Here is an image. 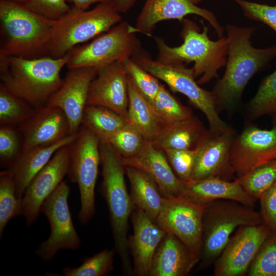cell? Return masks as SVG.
Instances as JSON below:
<instances>
[{
	"label": "cell",
	"mask_w": 276,
	"mask_h": 276,
	"mask_svg": "<svg viewBox=\"0 0 276 276\" xmlns=\"http://www.w3.org/2000/svg\"><path fill=\"white\" fill-rule=\"evenodd\" d=\"M225 29L228 40L226 68L211 91L218 112L235 108L250 79L276 57V45L264 49L252 45L256 27L227 25Z\"/></svg>",
	"instance_id": "cell-1"
},
{
	"label": "cell",
	"mask_w": 276,
	"mask_h": 276,
	"mask_svg": "<svg viewBox=\"0 0 276 276\" xmlns=\"http://www.w3.org/2000/svg\"><path fill=\"white\" fill-rule=\"evenodd\" d=\"M69 58V53L58 58L0 55L1 84L34 109L41 108L62 85L60 72Z\"/></svg>",
	"instance_id": "cell-2"
},
{
	"label": "cell",
	"mask_w": 276,
	"mask_h": 276,
	"mask_svg": "<svg viewBox=\"0 0 276 276\" xmlns=\"http://www.w3.org/2000/svg\"><path fill=\"white\" fill-rule=\"evenodd\" d=\"M180 36L183 43L178 47H170L163 39L155 37L158 50L156 60L164 64L194 63L192 68L199 85L218 78V71L225 66L227 61L228 40L226 37L217 40L210 39L209 27L201 21L202 30L197 24L183 18Z\"/></svg>",
	"instance_id": "cell-3"
},
{
	"label": "cell",
	"mask_w": 276,
	"mask_h": 276,
	"mask_svg": "<svg viewBox=\"0 0 276 276\" xmlns=\"http://www.w3.org/2000/svg\"><path fill=\"white\" fill-rule=\"evenodd\" d=\"M102 182L100 192L109 211L114 249L120 257L123 273L133 274L127 238L128 220L133 204L126 186L122 157L109 143L100 142Z\"/></svg>",
	"instance_id": "cell-4"
},
{
	"label": "cell",
	"mask_w": 276,
	"mask_h": 276,
	"mask_svg": "<svg viewBox=\"0 0 276 276\" xmlns=\"http://www.w3.org/2000/svg\"><path fill=\"white\" fill-rule=\"evenodd\" d=\"M55 20L33 11L25 5L0 0L1 32L3 38L0 55L27 58L48 56Z\"/></svg>",
	"instance_id": "cell-5"
},
{
	"label": "cell",
	"mask_w": 276,
	"mask_h": 276,
	"mask_svg": "<svg viewBox=\"0 0 276 276\" xmlns=\"http://www.w3.org/2000/svg\"><path fill=\"white\" fill-rule=\"evenodd\" d=\"M122 21L112 0L100 3L90 10L73 6L55 20L48 56L55 58L63 57L78 44L107 32Z\"/></svg>",
	"instance_id": "cell-6"
},
{
	"label": "cell",
	"mask_w": 276,
	"mask_h": 276,
	"mask_svg": "<svg viewBox=\"0 0 276 276\" xmlns=\"http://www.w3.org/2000/svg\"><path fill=\"white\" fill-rule=\"evenodd\" d=\"M264 223L260 212L231 200L208 203L202 218V249L198 270L214 263L232 234L240 226Z\"/></svg>",
	"instance_id": "cell-7"
},
{
	"label": "cell",
	"mask_w": 276,
	"mask_h": 276,
	"mask_svg": "<svg viewBox=\"0 0 276 276\" xmlns=\"http://www.w3.org/2000/svg\"><path fill=\"white\" fill-rule=\"evenodd\" d=\"M146 71L165 82L174 93L186 96L189 102L205 114L209 129L225 130L231 127L219 116L211 91L200 86L195 80L193 70L183 63L164 64L153 60L145 51L131 58Z\"/></svg>",
	"instance_id": "cell-8"
},
{
	"label": "cell",
	"mask_w": 276,
	"mask_h": 276,
	"mask_svg": "<svg viewBox=\"0 0 276 276\" xmlns=\"http://www.w3.org/2000/svg\"><path fill=\"white\" fill-rule=\"evenodd\" d=\"M135 27L122 21L90 42L75 47L70 52L68 69L100 68L117 61L132 58L142 50Z\"/></svg>",
	"instance_id": "cell-9"
},
{
	"label": "cell",
	"mask_w": 276,
	"mask_h": 276,
	"mask_svg": "<svg viewBox=\"0 0 276 276\" xmlns=\"http://www.w3.org/2000/svg\"><path fill=\"white\" fill-rule=\"evenodd\" d=\"M100 142L92 131L81 125L70 145L68 175L79 188L80 209L78 217L83 225L87 223L95 213V189L100 164Z\"/></svg>",
	"instance_id": "cell-10"
},
{
	"label": "cell",
	"mask_w": 276,
	"mask_h": 276,
	"mask_svg": "<svg viewBox=\"0 0 276 276\" xmlns=\"http://www.w3.org/2000/svg\"><path fill=\"white\" fill-rule=\"evenodd\" d=\"M69 194V186L63 181L41 205L40 211L49 221L50 234L39 245L36 254L44 261L52 260L61 249L75 250L81 245L70 210Z\"/></svg>",
	"instance_id": "cell-11"
},
{
	"label": "cell",
	"mask_w": 276,
	"mask_h": 276,
	"mask_svg": "<svg viewBox=\"0 0 276 276\" xmlns=\"http://www.w3.org/2000/svg\"><path fill=\"white\" fill-rule=\"evenodd\" d=\"M206 204L182 196L164 197L156 221L166 233L178 238L199 261L202 249V218Z\"/></svg>",
	"instance_id": "cell-12"
},
{
	"label": "cell",
	"mask_w": 276,
	"mask_h": 276,
	"mask_svg": "<svg viewBox=\"0 0 276 276\" xmlns=\"http://www.w3.org/2000/svg\"><path fill=\"white\" fill-rule=\"evenodd\" d=\"M273 231L265 223L240 226L214 263L215 276H242Z\"/></svg>",
	"instance_id": "cell-13"
},
{
	"label": "cell",
	"mask_w": 276,
	"mask_h": 276,
	"mask_svg": "<svg viewBox=\"0 0 276 276\" xmlns=\"http://www.w3.org/2000/svg\"><path fill=\"white\" fill-rule=\"evenodd\" d=\"M276 159V125L262 129L253 124L246 125L234 136L230 150V162L236 178Z\"/></svg>",
	"instance_id": "cell-14"
},
{
	"label": "cell",
	"mask_w": 276,
	"mask_h": 276,
	"mask_svg": "<svg viewBox=\"0 0 276 276\" xmlns=\"http://www.w3.org/2000/svg\"><path fill=\"white\" fill-rule=\"evenodd\" d=\"M71 144L59 148L27 186L21 199L22 216L25 219L27 226H30L37 220L43 201L68 174Z\"/></svg>",
	"instance_id": "cell-15"
},
{
	"label": "cell",
	"mask_w": 276,
	"mask_h": 276,
	"mask_svg": "<svg viewBox=\"0 0 276 276\" xmlns=\"http://www.w3.org/2000/svg\"><path fill=\"white\" fill-rule=\"evenodd\" d=\"M235 136L227 130H208L195 150V159L191 180L218 178L231 181L235 176L230 162V150Z\"/></svg>",
	"instance_id": "cell-16"
},
{
	"label": "cell",
	"mask_w": 276,
	"mask_h": 276,
	"mask_svg": "<svg viewBox=\"0 0 276 276\" xmlns=\"http://www.w3.org/2000/svg\"><path fill=\"white\" fill-rule=\"evenodd\" d=\"M99 68L82 67L69 69L62 85L45 105L59 108L64 112L69 122L71 134L77 133L81 126L89 87Z\"/></svg>",
	"instance_id": "cell-17"
},
{
	"label": "cell",
	"mask_w": 276,
	"mask_h": 276,
	"mask_svg": "<svg viewBox=\"0 0 276 276\" xmlns=\"http://www.w3.org/2000/svg\"><path fill=\"white\" fill-rule=\"evenodd\" d=\"M201 0H146L137 17L135 27L139 33L151 36L161 21L177 19L180 22L190 14L198 15L209 22L219 38L223 37L224 28L214 14L197 6Z\"/></svg>",
	"instance_id": "cell-18"
},
{
	"label": "cell",
	"mask_w": 276,
	"mask_h": 276,
	"mask_svg": "<svg viewBox=\"0 0 276 276\" xmlns=\"http://www.w3.org/2000/svg\"><path fill=\"white\" fill-rule=\"evenodd\" d=\"M128 78L122 61L100 67L91 83L87 105L106 107L127 119Z\"/></svg>",
	"instance_id": "cell-19"
},
{
	"label": "cell",
	"mask_w": 276,
	"mask_h": 276,
	"mask_svg": "<svg viewBox=\"0 0 276 276\" xmlns=\"http://www.w3.org/2000/svg\"><path fill=\"white\" fill-rule=\"evenodd\" d=\"M22 135L21 152L57 143L71 134L68 119L59 108L44 106L35 109L31 117L19 125Z\"/></svg>",
	"instance_id": "cell-20"
},
{
	"label": "cell",
	"mask_w": 276,
	"mask_h": 276,
	"mask_svg": "<svg viewBox=\"0 0 276 276\" xmlns=\"http://www.w3.org/2000/svg\"><path fill=\"white\" fill-rule=\"evenodd\" d=\"M130 218L133 234L128 244L133 261V274L149 276L154 253L167 233L135 206Z\"/></svg>",
	"instance_id": "cell-21"
},
{
	"label": "cell",
	"mask_w": 276,
	"mask_h": 276,
	"mask_svg": "<svg viewBox=\"0 0 276 276\" xmlns=\"http://www.w3.org/2000/svg\"><path fill=\"white\" fill-rule=\"evenodd\" d=\"M122 161L125 167L137 168L150 175L164 197L182 196L185 182L176 175L164 151L156 148L152 143L146 141L138 154L122 158Z\"/></svg>",
	"instance_id": "cell-22"
},
{
	"label": "cell",
	"mask_w": 276,
	"mask_h": 276,
	"mask_svg": "<svg viewBox=\"0 0 276 276\" xmlns=\"http://www.w3.org/2000/svg\"><path fill=\"white\" fill-rule=\"evenodd\" d=\"M199 262L178 238L167 233L154 253L149 276H185Z\"/></svg>",
	"instance_id": "cell-23"
},
{
	"label": "cell",
	"mask_w": 276,
	"mask_h": 276,
	"mask_svg": "<svg viewBox=\"0 0 276 276\" xmlns=\"http://www.w3.org/2000/svg\"><path fill=\"white\" fill-rule=\"evenodd\" d=\"M77 133L70 134L53 144L21 152L7 169L13 176L18 199H22L29 182L48 164L55 153L62 147L72 143L76 139Z\"/></svg>",
	"instance_id": "cell-24"
},
{
	"label": "cell",
	"mask_w": 276,
	"mask_h": 276,
	"mask_svg": "<svg viewBox=\"0 0 276 276\" xmlns=\"http://www.w3.org/2000/svg\"><path fill=\"white\" fill-rule=\"evenodd\" d=\"M182 197L204 204L225 199L254 207L256 200L245 192L237 180L228 181L218 178H209L185 182Z\"/></svg>",
	"instance_id": "cell-25"
},
{
	"label": "cell",
	"mask_w": 276,
	"mask_h": 276,
	"mask_svg": "<svg viewBox=\"0 0 276 276\" xmlns=\"http://www.w3.org/2000/svg\"><path fill=\"white\" fill-rule=\"evenodd\" d=\"M128 90V120L138 128L146 141L153 143L169 125L157 114L129 76Z\"/></svg>",
	"instance_id": "cell-26"
},
{
	"label": "cell",
	"mask_w": 276,
	"mask_h": 276,
	"mask_svg": "<svg viewBox=\"0 0 276 276\" xmlns=\"http://www.w3.org/2000/svg\"><path fill=\"white\" fill-rule=\"evenodd\" d=\"M130 184V197L134 206L142 210L156 223L164 200L155 180L145 172L134 167H125Z\"/></svg>",
	"instance_id": "cell-27"
},
{
	"label": "cell",
	"mask_w": 276,
	"mask_h": 276,
	"mask_svg": "<svg viewBox=\"0 0 276 276\" xmlns=\"http://www.w3.org/2000/svg\"><path fill=\"white\" fill-rule=\"evenodd\" d=\"M207 129L194 116L169 125L152 143L157 149L195 150L205 135Z\"/></svg>",
	"instance_id": "cell-28"
},
{
	"label": "cell",
	"mask_w": 276,
	"mask_h": 276,
	"mask_svg": "<svg viewBox=\"0 0 276 276\" xmlns=\"http://www.w3.org/2000/svg\"><path fill=\"white\" fill-rule=\"evenodd\" d=\"M128 122L126 117L111 109L87 105L81 125L92 131L100 142L108 143L111 137Z\"/></svg>",
	"instance_id": "cell-29"
},
{
	"label": "cell",
	"mask_w": 276,
	"mask_h": 276,
	"mask_svg": "<svg viewBox=\"0 0 276 276\" xmlns=\"http://www.w3.org/2000/svg\"><path fill=\"white\" fill-rule=\"evenodd\" d=\"M276 113V70L265 77L247 105V115L251 120Z\"/></svg>",
	"instance_id": "cell-30"
},
{
	"label": "cell",
	"mask_w": 276,
	"mask_h": 276,
	"mask_svg": "<svg viewBox=\"0 0 276 276\" xmlns=\"http://www.w3.org/2000/svg\"><path fill=\"white\" fill-rule=\"evenodd\" d=\"M22 215L21 199L16 196L15 182L8 169L0 173V236L13 218Z\"/></svg>",
	"instance_id": "cell-31"
},
{
	"label": "cell",
	"mask_w": 276,
	"mask_h": 276,
	"mask_svg": "<svg viewBox=\"0 0 276 276\" xmlns=\"http://www.w3.org/2000/svg\"><path fill=\"white\" fill-rule=\"evenodd\" d=\"M236 179L245 192L256 200L259 199L276 181V159Z\"/></svg>",
	"instance_id": "cell-32"
},
{
	"label": "cell",
	"mask_w": 276,
	"mask_h": 276,
	"mask_svg": "<svg viewBox=\"0 0 276 276\" xmlns=\"http://www.w3.org/2000/svg\"><path fill=\"white\" fill-rule=\"evenodd\" d=\"M35 109L0 84L1 125H19L28 120Z\"/></svg>",
	"instance_id": "cell-33"
},
{
	"label": "cell",
	"mask_w": 276,
	"mask_h": 276,
	"mask_svg": "<svg viewBox=\"0 0 276 276\" xmlns=\"http://www.w3.org/2000/svg\"><path fill=\"white\" fill-rule=\"evenodd\" d=\"M150 104L157 114L168 125L194 116L190 108L183 105L162 84L156 97Z\"/></svg>",
	"instance_id": "cell-34"
},
{
	"label": "cell",
	"mask_w": 276,
	"mask_h": 276,
	"mask_svg": "<svg viewBox=\"0 0 276 276\" xmlns=\"http://www.w3.org/2000/svg\"><path fill=\"white\" fill-rule=\"evenodd\" d=\"M114 248L104 249L91 257H85L77 267H66L62 270L65 276H104L114 269Z\"/></svg>",
	"instance_id": "cell-35"
},
{
	"label": "cell",
	"mask_w": 276,
	"mask_h": 276,
	"mask_svg": "<svg viewBox=\"0 0 276 276\" xmlns=\"http://www.w3.org/2000/svg\"><path fill=\"white\" fill-rule=\"evenodd\" d=\"M146 141L138 128L129 122L111 137L108 143L122 158H129L141 151Z\"/></svg>",
	"instance_id": "cell-36"
},
{
	"label": "cell",
	"mask_w": 276,
	"mask_h": 276,
	"mask_svg": "<svg viewBox=\"0 0 276 276\" xmlns=\"http://www.w3.org/2000/svg\"><path fill=\"white\" fill-rule=\"evenodd\" d=\"M248 276H276V232L264 242L247 272Z\"/></svg>",
	"instance_id": "cell-37"
},
{
	"label": "cell",
	"mask_w": 276,
	"mask_h": 276,
	"mask_svg": "<svg viewBox=\"0 0 276 276\" xmlns=\"http://www.w3.org/2000/svg\"><path fill=\"white\" fill-rule=\"evenodd\" d=\"M122 61L128 76L139 90L149 102H152L162 85L158 79L142 68L131 58H126Z\"/></svg>",
	"instance_id": "cell-38"
},
{
	"label": "cell",
	"mask_w": 276,
	"mask_h": 276,
	"mask_svg": "<svg viewBox=\"0 0 276 276\" xmlns=\"http://www.w3.org/2000/svg\"><path fill=\"white\" fill-rule=\"evenodd\" d=\"M16 130L11 125H1V164L8 168L15 162L21 152V146Z\"/></svg>",
	"instance_id": "cell-39"
},
{
	"label": "cell",
	"mask_w": 276,
	"mask_h": 276,
	"mask_svg": "<svg viewBox=\"0 0 276 276\" xmlns=\"http://www.w3.org/2000/svg\"><path fill=\"white\" fill-rule=\"evenodd\" d=\"M176 175L182 181L191 180L195 159V150H163Z\"/></svg>",
	"instance_id": "cell-40"
},
{
	"label": "cell",
	"mask_w": 276,
	"mask_h": 276,
	"mask_svg": "<svg viewBox=\"0 0 276 276\" xmlns=\"http://www.w3.org/2000/svg\"><path fill=\"white\" fill-rule=\"evenodd\" d=\"M234 1L240 6L246 17L264 23L276 32V6L260 4L245 0Z\"/></svg>",
	"instance_id": "cell-41"
},
{
	"label": "cell",
	"mask_w": 276,
	"mask_h": 276,
	"mask_svg": "<svg viewBox=\"0 0 276 276\" xmlns=\"http://www.w3.org/2000/svg\"><path fill=\"white\" fill-rule=\"evenodd\" d=\"M33 11L52 20H57L71 9L65 0H28L25 5Z\"/></svg>",
	"instance_id": "cell-42"
},
{
	"label": "cell",
	"mask_w": 276,
	"mask_h": 276,
	"mask_svg": "<svg viewBox=\"0 0 276 276\" xmlns=\"http://www.w3.org/2000/svg\"><path fill=\"white\" fill-rule=\"evenodd\" d=\"M260 214L264 223L276 232V181L259 198Z\"/></svg>",
	"instance_id": "cell-43"
},
{
	"label": "cell",
	"mask_w": 276,
	"mask_h": 276,
	"mask_svg": "<svg viewBox=\"0 0 276 276\" xmlns=\"http://www.w3.org/2000/svg\"><path fill=\"white\" fill-rule=\"evenodd\" d=\"M137 0H112V3L116 9L121 13L130 10L135 4Z\"/></svg>",
	"instance_id": "cell-44"
},
{
	"label": "cell",
	"mask_w": 276,
	"mask_h": 276,
	"mask_svg": "<svg viewBox=\"0 0 276 276\" xmlns=\"http://www.w3.org/2000/svg\"><path fill=\"white\" fill-rule=\"evenodd\" d=\"M71 2L73 6L76 8L82 10H86L89 7L96 3H102L104 2L111 1L112 0H65Z\"/></svg>",
	"instance_id": "cell-45"
},
{
	"label": "cell",
	"mask_w": 276,
	"mask_h": 276,
	"mask_svg": "<svg viewBox=\"0 0 276 276\" xmlns=\"http://www.w3.org/2000/svg\"><path fill=\"white\" fill-rule=\"evenodd\" d=\"M7 1L18 3L21 4L25 5H26L27 4L28 1V0H7Z\"/></svg>",
	"instance_id": "cell-46"
}]
</instances>
